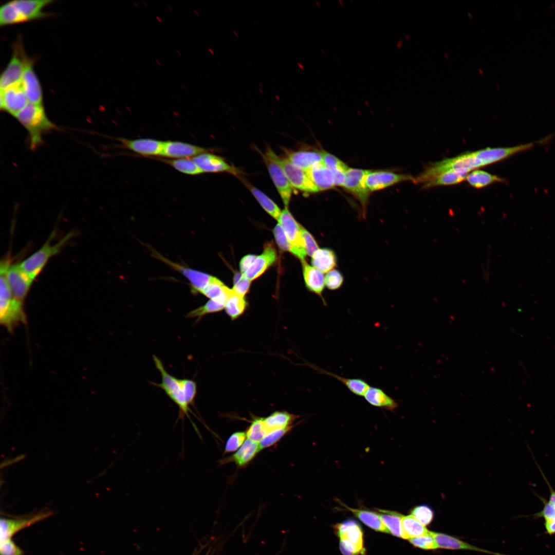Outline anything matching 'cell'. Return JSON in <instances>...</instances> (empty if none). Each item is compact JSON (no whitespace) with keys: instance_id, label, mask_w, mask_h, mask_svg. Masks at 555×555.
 I'll return each instance as SVG.
<instances>
[{"instance_id":"1","label":"cell","mask_w":555,"mask_h":555,"mask_svg":"<svg viewBox=\"0 0 555 555\" xmlns=\"http://www.w3.org/2000/svg\"><path fill=\"white\" fill-rule=\"evenodd\" d=\"M155 365L159 372L161 380L160 383L152 382V384L161 388L166 395L178 407L179 415L176 422L179 420L182 423L184 418H189L195 430L198 431L195 424L192 421L190 413L193 414L190 406L194 405V399L197 394V384L193 380L179 379L169 373L160 359L153 356Z\"/></svg>"},{"instance_id":"2","label":"cell","mask_w":555,"mask_h":555,"mask_svg":"<svg viewBox=\"0 0 555 555\" xmlns=\"http://www.w3.org/2000/svg\"><path fill=\"white\" fill-rule=\"evenodd\" d=\"M51 0H14L1 6L0 25L6 26L42 18L49 15L43 10Z\"/></svg>"},{"instance_id":"3","label":"cell","mask_w":555,"mask_h":555,"mask_svg":"<svg viewBox=\"0 0 555 555\" xmlns=\"http://www.w3.org/2000/svg\"><path fill=\"white\" fill-rule=\"evenodd\" d=\"M15 117L27 131L32 149L42 143L44 133L57 128L48 118L42 105L29 102Z\"/></svg>"},{"instance_id":"4","label":"cell","mask_w":555,"mask_h":555,"mask_svg":"<svg viewBox=\"0 0 555 555\" xmlns=\"http://www.w3.org/2000/svg\"><path fill=\"white\" fill-rule=\"evenodd\" d=\"M55 232H53L45 243L36 252L20 263L23 271L33 281L42 271L53 256L58 254L74 235L69 232L59 242L51 244Z\"/></svg>"},{"instance_id":"5","label":"cell","mask_w":555,"mask_h":555,"mask_svg":"<svg viewBox=\"0 0 555 555\" xmlns=\"http://www.w3.org/2000/svg\"><path fill=\"white\" fill-rule=\"evenodd\" d=\"M266 153L281 166L294 189L308 193L319 191L306 171L293 165L286 157L279 156L270 147Z\"/></svg>"},{"instance_id":"6","label":"cell","mask_w":555,"mask_h":555,"mask_svg":"<svg viewBox=\"0 0 555 555\" xmlns=\"http://www.w3.org/2000/svg\"><path fill=\"white\" fill-rule=\"evenodd\" d=\"M287 239L294 249L295 256L302 262L307 255L301 231V225L297 222L287 207L283 209L278 220Z\"/></svg>"},{"instance_id":"7","label":"cell","mask_w":555,"mask_h":555,"mask_svg":"<svg viewBox=\"0 0 555 555\" xmlns=\"http://www.w3.org/2000/svg\"><path fill=\"white\" fill-rule=\"evenodd\" d=\"M259 152L285 207L287 208L293 193L294 188L290 184L281 166L267 153L264 154L261 151Z\"/></svg>"},{"instance_id":"8","label":"cell","mask_w":555,"mask_h":555,"mask_svg":"<svg viewBox=\"0 0 555 555\" xmlns=\"http://www.w3.org/2000/svg\"><path fill=\"white\" fill-rule=\"evenodd\" d=\"M13 54L2 73L0 79L1 90L21 82L27 58L21 45H16Z\"/></svg>"},{"instance_id":"9","label":"cell","mask_w":555,"mask_h":555,"mask_svg":"<svg viewBox=\"0 0 555 555\" xmlns=\"http://www.w3.org/2000/svg\"><path fill=\"white\" fill-rule=\"evenodd\" d=\"M369 170L348 168L345 172V179L342 187L353 194L360 202L364 213L368 202L369 191L366 188L364 178Z\"/></svg>"},{"instance_id":"10","label":"cell","mask_w":555,"mask_h":555,"mask_svg":"<svg viewBox=\"0 0 555 555\" xmlns=\"http://www.w3.org/2000/svg\"><path fill=\"white\" fill-rule=\"evenodd\" d=\"M26 321L23 302L14 297L0 300L1 323L9 331H12L17 325L25 323Z\"/></svg>"},{"instance_id":"11","label":"cell","mask_w":555,"mask_h":555,"mask_svg":"<svg viewBox=\"0 0 555 555\" xmlns=\"http://www.w3.org/2000/svg\"><path fill=\"white\" fill-rule=\"evenodd\" d=\"M153 255L156 258L169 265L173 269L183 275L189 281L193 293H200L214 277L203 272L174 263L166 258L156 251H154Z\"/></svg>"},{"instance_id":"12","label":"cell","mask_w":555,"mask_h":555,"mask_svg":"<svg viewBox=\"0 0 555 555\" xmlns=\"http://www.w3.org/2000/svg\"><path fill=\"white\" fill-rule=\"evenodd\" d=\"M29 103L22 82L12 85L0 93V108L15 117Z\"/></svg>"},{"instance_id":"13","label":"cell","mask_w":555,"mask_h":555,"mask_svg":"<svg viewBox=\"0 0 555 555\" xmlns=\"http://www.w3.org/2000/svg\"><path fill=\"white\" fill-rule=\"evenodd\" d=\"M7 278L13 297L24 302L33 280L23 271L20 263L10 264Z\"/></svg>"},{"instance_id":"14","label":"cell","mask_w":555,"mask_h":555,"mask_svg":"<svg viewBox=\"0 0 555 555\" xmlns=\"http://www.w3.org/2000/svg\"><path fill=\"white\" fill-rule=\"evenodd\" d=\"M414 179L413 177L408 175L383 171H369L365 177L364 183L367 190L372 192L384 189L402 181H413Z\"/></svg>"},{"instance_id":"15","label":"cell","mask_w":555,"mask_h":555,"mask_svg":"<svg viewBox=\"0 0 555 555\" xmlns=\"http://www.w3.org/2000/svg\"><path fill=\"white\" fill-rule=\"evenodd\" d=\"M21 82L29 102L42 105V87L33 69V61L28 57L25 61Z\"/></svg>"},{"instance_id":"16","label":"cell","mask_w":555,"mask_h":555,"mask_svg":"<svg viewBox=\"0 0 555 555\" xmlns=\"http://www.w3.org/2000/svg\"><path fill=\"white\" fill-rule=\"evenodd\" d=\"M192 159L202 173L227 172L236 176L240 173L237 168L228 163L222 157L208 152Z\"/></svg>"},{"instance_id":"17","label":"cell","mask_w":555,"mask_h":555,"mask_svg":"<svg viewBox=\"0 0 555 555\" xmlns=\"http://www.w3.org/2000/svg\"><path fill=\"white\" fill-rule=\"evenodd\" d=\"M209 150L180 141H163L161 156L173 159L193 158Z\"/></svg>"},{"instance_id":"18","label":"cell","mask_w":555,"mask_h":555,"mask_svg":"<svg viewBox=\"0 0 555 555\" xmlns=\"http://www.w3.org/2000/svg\"><path fill=\"white\" fill-rule=\"evenodd\" d=\"M50 515V512H41L32 516L16 519H1V541L11 539L17 532Z\"/></svg>"},{"instance_id":"19","label":"cell","mask_w":555,"mask_h":555,"mask_svg":"<svg viewBox=\"0 0 555 555\" xmlns=\"http://www.w3.org/2000/svg\"><path fill=\"white\" fill-rule=\"evenodd\" d=\"M276 260V253L272 244H268L263 252L257 256L252 264L243 273L250 281L260 276Z\"/></svg>"},{"instance_id":"20","label":"cell","mask_w":555,"mask_h":555,"mask_svg":"<svg viewBox=\"0 0 555 555\" xmlns=\"http://www.w3.org/2000/svg\"><path fill=\"white\" fill-rule=\"evenodd\" d=\"M119 141L125 148L144 156H161L163 141L144 138L127 139L120 138Z\"/></svg>"},{"instance_id":"21","label":"cell","mask_w":555,"mask_h":555,"mask_svg":"<svg viewBox=\"0 0 555 555\" xmlns=\"http://www.w3.org/2000/svg\"><path fill=\"white\" fill-rule=\"evenodd\" d=\"M286 158L293 165L307 171L314 164L322 162V152L314 150L292 151L284 149Z\"/></svg>"},{"instance_id":"22","label":"cell","mask_w":555,"mask_h":555,"mask_svg":"<svg viewBox=\"0 0 555 555\" xmlns=\"http://www.w3.org/2000/svg\"><path fill=\"white\" fill-rule=\"evenodd\" d=\"M335 528L340 539H345L361 550L365 551L362 528L356 521L348 520L337 524Z\"/></svg>"},{"instance_id":"23","label":"cell","mask_w":555,"mask_h":555,"mask_svg":"<svg viewBox=\"0 0 555 555\" xmlns=\"http://www.w3.org/2000/svg\"><path fill=\"white\" fill-rule=\"evenodd\" d=\"M306 172L319 191L328 190L335 186L333 172L322 162L314 164Z\"/></svg>"},{"instance_id":"24","label":"cell","mask_w":555,"mask_h":555,"mask_svg":"<svg viewBox=\"0 0 555 555\" xmlns=\"http://www.w3.org/2000/svg\"><path fill=\"white\" fill-rule=\"evenodd\" d=\"M303 274L305 285L308 289L320 296L324 304L326 302L322 297L325 283V276L323 273L308 264L305 261L302 262Z\"/></svg>"},{"instance_id":"25","label":"cell","mask_w":555,"mask_h":555,"mask_svg":"<svg viewBox=\"0 0 555 555\" xmlns=\"http://www.w3.org/2000/svg\"><path fill=\"white\" fill-rule=\"evenodd\" d=\"M363 396L368 403L374 406L393 411L398 405L392 398L380 388L369 386Z\"/></svg>"},{"instance_id":"26","label":"cell","mask_w":555,"mask_h":555,"mask_svg":"<svg viewBox=\"0 0 555 555\" xmlns=\"http://www.w3.org/2000/svg\"><path fill=\"white\" fill-rule=\"evenodd\" d=\"M311 257L312 266L323 273L332 270L337 265V256L329 248L319 249Z\"/></svg>"},{"instance_id":"27","label":"cell","mask_w":555,"mask_h":555,"mask_svg":"<svg viewBox=\"0 0 555 555\" xmlns=\"http://www.w3.org/2000/svg\"><path fill=\"white\" fill-rule=\"evenodd\" d=\"M240 180L251 192L264 210L273 218L278 221L282 212L278 206L264 193L251 185L246 180L243 179L242 177Z\"/></svg>"},{"instance_id":"28","label":"cell","mask_w":555,"mask_h":555,"mask_svg":"<svg viewBox=\"0 0 555 555\" xmlns=\"http://www.w3.org/2000/svg\"><path fill=\"white\" fill-rule=\"evenodd\" d=\"M232 291V289L229 288L220 280L214 277L211 282L200 293L210 300L225 305Z\"/></svg>"},{"instance_id":"29","label":"cell","mask_w":555,"mask_h":555,"mask_svg":"<svg viewBox=\"0 0 555 555\" xmlns=\"http://www.w3.org/2000/svg\"><path fill=\"white\" fill-rule=\"evenodd\" d=\"M382 522L389 533L394 536L406 539L402 527V514L398 512L379 509Z\"/></svg>"},{"instance_id":"30","label":"cell","mask_w":555,"mask_h":555,"mask_svg":"<svg viewBox=\"0 0 555 555\" xmlns=\"http://www.w3.org/2000/svg\"><path fill=\"white\" fill-rule=\"evenodd\" d=\"M343 506L369 528L377 531L389 533L379 514L369 510L351 508L345 505Z\"/></svg>"},{"instance_id":"31","label":"cell","mask_w":555,"mask_h":555,"mask_svg":"<svg viewBox=\"0 0 555 555\" xmlns=\"http://www.w3.org/2000/svg\"><path fill=\"white\" fill-rule=\"evenodd\" d=\"M260 451L258 442L247 439L230 460H233L239 467H243L249 463Z\"/></svg>"},{"instance_id":"32","label":"cell","mask_w":555,"mask_h":555,"mask_svg":"<svg viewBox=\"0 0 555 555\" xmlns=\"http://www.w3.org/2000/svg\"><path fill=\"white\" fill-rule=\"evenodd\" d=\"M468 174L461 171L450 170L425 183L422 188L427 189L437 186L455 184L465 180Z\"/></svg>"},{"instance_id":"33","label":"cell","mask_w":555,"mask_h":555,"mask_svg":"<svg viewBox=\"0 0 555 555\" xmlns=\"http://www.w3.org/2000/svg\"><path fill=\"white\" fill-rule=\"evenodd\" d=\"M465 180L470 185L477 189L496 182H505V180L502 178L479 170H475L469 173Z\"/></svg>"},{"instance_id":"34","label":"cell","mask_w":555,"mask_h":555,"mask_svg":"<svg viewBox=\"0 0 555 555\" xmlns=\"http://www.w3.org/2000/svg\"><path fill=\"white\" fill-rule=\"evenodd\" d=\"M401 523L406 539L424 535L430 532L411 514L403 516Z\"/></svg>"},{"instance_id":"35","label":"cell","mask_w":555,"mask_h":555,"mask_svg":"<svg viewBox=\"0 0 555 555\" xmlns=\"http://www.w3.org/2000/svg\"><path fill=\"white\" fill-rule=\"evenodd\" d=\"M297 418L294 415L286 411H276L266 418H264L266 427L269 432L272 430L289 427V424Z\"/></svg>"},{"instance_id":"36","label":"cell","mask_w":555,"mask_h":555,"mask_svg":"<svg viewBox=\"0 0 555 555\" xmlns=\"http://www.w3.org/2000/svg\"><path fill=\"white\" fill-rule=\"evenodd\" d=\"M320 370L322 373L333 377L341 382L351 393L357 396H364L370 386L365 380L360 378H346L326 370Z\"/></svg>"},{"instance_id":"37","label":"cell","mask_w":555,"mask_h":555,"mask_svg":"<svg viewBox=\"0 0 555 555\" xmlns=\"http://www.w3.org/2000/svg\"><path fill=\"white\" fill-rule=\"evenodd\" d=\"M247 303L243 297L233 290L228 297L225 309L227 314L232 320H235L240 316L246 309Z\"/></svg>"},{"instance_id":"38","label":"cell","mask_w":555,"mask_h":555,"mask_svg":"<svg viewBox=\"0 0 555 555\" xmlns=\"http://www.w3.org/2000/svg\"><path fill=\"white\" fill-rule=\"evenodd\" d=\"M161 160L184 174L195 175L202 173L192 158L162 159Z\"/></svg>"},{"instance_id":"39","label":"cell","mask_w":555,"mask_h":555,"mask_svg":"<svg viewBox=\"0 0 555 555\" xmlns=\"http://www.w3.org/2000/svg\"><path fill=\"white\" fill-rule=\"evenodd\" d=\"M269 432L266 427L264 418L254 419L247 430L248 439L256 442L260 441Z\"/></svg>"},{"instance_id":"40","label":"cell","mask_w":555,"mask_h":555,"mask_svg":"<svg viewBox=\"0 0 555 555\" xmlns=\"http://www.w3.org/2000/svg\"><path fill=\"white\" fill-rule=\"evenodd\" d=\"M225 308V305L215 301L209 300L205 304L188 312L186 317L189 318H201L207 314L217 312Z\"/></svg>"},{"instance_id":"41","label":"cell","mask_w":555,"mask_h":555,"mask_svg":"<svg viewBox=\"0 0 555 555\" xmlns=\"http://www.w3.org/2000/svg\"><path fill=\"white\" fill-rule=\"evenodd\" d=\"M411 514L425 526L431 524L434 518V511L427 505H419L414 507Z\"/></svg>"},{"instance_id":"42","label":"cell","mask_w":555,"mask_h":555,"mask_svg":"<svg viewBox=\"0 0 555 555\" xmlns=\"http://www.w3.org/2000/svg\"><path fill=\"white\" fill-rule=\"evenodd\" d=\"M291 429L289 426L283 429L274 430L269 432L258 443L260 450L268 448L281 439Z\"/></svg>"},{"instance_id":"43","label":"cell","mask_w":555,"mask_h":555,"mask_svg":"<svg viewBox=\"0 0 555 555\" xmlns=\"http://www.w3.org/2000/svg\"><path fill=\"white\" fill-rule=\"evenodd\" d=\"M409 542L415 547L425 550H435L439 548L431 531L427 534L410 539Z\"/></svg>"},{"instance_id":"44","label":"cell","mask_w":555,"mask_h":555,"mask_svg":"<svg viewBox=\"0 0 555 555\" xmlns=\"http://www.w3.org/2000/svg\"><path fill=\"white\" fill-rule=\"evenodd\" d=\"M322 163L332 171L345 172L348 166L336 156L326 152H322Z\"/></svg>"},{"instance_id":"45","label":"cell","mask_w":555,"mask_h":555,"mask_svg":"<svg viewBox=\"0 0 555 555\" xmlns=\"http://www.w3.org/2000/svg\"><path fill=\"white\" fill-rule=\"evenodd\" d=\"M273 234L279 247L283 251H288L295 256L293 247L287 239L281 225L278 224L273 229Z\"/></svg>"},{"instance_id":"46","label":"cell","mask_w":555,"mask_h":555,"mask_svg":"<svg viewBox=\"0 0 555 555\" xmlns=\"http://www.w3.org/2000/svg\"><path fill=\"white\" fill-rule=\"evenodd\" d=\"M344 278L338 270L332 269L327 273L325 277V283L327 288L334 290L339 289L342 285Z\"/></svg>"},{"instance_id":"47","label":"cell","mask_w":555,"mask_h":555,"mask_svg":"<svg viewBox=\"0 0 555 555\" xmlns=\"http://www.w3.org/2000/svg\"><path fill=\"white\" fill-rule=\"evenodd\" d=\"M246 437V434L244 432L233 433L227 441L225 453L232 452L239 448L245 441Z\"/></svg>"},{"instance_id":"48","label":"cell","mask_w":555,"mask_h":555,"mask_svg":"<svg viewBox=\"0 0 555 555\" xmlns=\"http://www.w3.org/2000/svg\"><path fill=\"white\" fill-rule=\"evenodd\" d=\"M536 496L541 500L543 504L542 510L533 514V518H543L544 520H547L555 517V506L549 501L544 497L541 496L535 493Z\"/></svg>"},{"instance_id":"49","label":"cell","mask_w":555,"mask_h":555,"mask_svg":"<svg viewBox=\"0 0 555 555\" xmlns=\"http://www.w3.org/2000/svg\"><path fill=\"white\" fill-rule=\"evenodd\" d=\"M250 284L251 281L244 274H238L234 278V286L232 289L238 295L244 297L249 289Z\"/></svg>"},{"instance_id":"50","label":"cell","mask_w":555,"mask_h":555,"mask_svg":"<svg viewBox=\"0 0 555 555\" xmlns=\"http://www.w3.org/2000/svg\"><path fill=\"white\" fill-rule=\"evenodd\" d=\"M301 231L307 255L312 256L319 248L313 236L301 225Z\"/></svg>"},{"instance_id":"51","label":"cell","mask_w":555,"mask_h":555,"mask_svg":"<svg viewBox=\"0 0 555 555\" xmlns=\"http://www.w3.org/2000/svg\"><path fill=\"white\" fill-rule=\"evenodd\" d=\"M1 555H23L21 549L11 539L1 541Z\"/></svg>"},{"instance_id":"52","label":"cell","mask_w":555,"mask_h":555,"mask_svg":"<svg viewBox=\"0 0 555 555\" xmlns=\"http://www.w3.org/2000/svg\"><path fill=\"white\" fill-rule=\"evenodd\" d=\"M256 256L255 255L248 254L242 258L239 263V268L242 274L244 273L251 266Z\"/></svg>"},{"instance_id":"53","label":"cell","mask_w":555,"mask_h":555,"mask_svg":"<svg viewBox=\"0 0 555 555\" xmlns=\"http://www.w3.org/2000/svg\"><path fill=\"white\" fill-rule=\"evenodd\" d=\"M534 462H535L536 465L537 466L539 470H540V471L541 472V474H542V475L543 476V478L545 480V482H546L547 485L548 486V487L549 488V492H550V495H549V498L548 501L550 502H551L555 506V490L552 488L551 485L550 484V483L548 482L547 478L546 477V476L544 475L543 471L542 470V469L540 468V467L539 466V465H538V464L536 462V460L534 459Z\"/></svg>"},{"instance_id":"54","label":"cell","mask_w":555,"mask_h":555,"mask_svg":"<svg viewBox=\"0 0 555 555\" xmlns=\"http://www.w3.org/2000/svg\"><path fill=\"white\" fill-rule=\"evenodd\" d=\"M546 533L549 535L555 534V517L545 520L544 523Z\"/></svg>"},{"instance_id":"55","label":"cell","mask_w":555,"mask_h":555,"mask_svg":"<svg viewBox=\"0 0 555 555\" xmlns=\"http://www.w3.org/2000/svg\"><path fill=\"white\" fill-rule=\"evenodd\" d=\"M167 8H168V9H169V10H170L171 11H172V12H173V11H174V10H173V8L172 7V6H170V5H168V6H167Z\"/></svg>"},{"instance_id":"56","label":"cell","mask_w":555,"mask_h":555,"mask_svg":"<svg viewBox=\"0 0 555 555\" xmlns=\"http://www.w3.org/2000/svg\"><path fill=\"white\" fill-rule=\"evenodd\" d=\"M156 18H157V20H158V21H159V22L160 23H162V20H161V17H160V16H157V15H156Z\"/></svg>"},{"instance_id":"57","label":"cell","mask_w":555,"mask_h":555,"mask_svg":"<svg viewBox=\"0 0 555 555\" xmlns=\"http://www.w3.org/2000/svg\"><path fill=\"white\" fill-rule=\"evenodd\" d=\"M193 11H194V13L196 15V16H199V12L197 10H194Z\"/></svg>"},{"instance_id":"58","label":"cell","mask_w":555,"mask_h":555,"mask_svg":"<svg viewBox=\"0 0 555 555\" xmlns=\"http://www.w3.org/2000/svg\"><path fill=\"white\" fill-rule=\"evenodd\" d=\"M155 62H156V63H157V64H158V65H159V66L161 65V62H160V61H159V60H155Z\"/></svg>"},{"instance_id":"59","label":"cell","mask_w":555,"mask_h":555,"mask_svg":"<svg viewBox=\"0 0 555 555\" xmlns=\"http://www.w3.org/2000/svg\"><path fill=\"white\" fill-rule=\"evenodd\" d=\"M176 52L177 53V54H178L179 55H180V56H181V55H182V54H181V53L180 52V51L179 50H178V49H176Z\"/></svg>"},{"instance_id":"60","label":"cell","mask_w":555,"mask_h":555,"mask_svg":"<svg viewBox=\"0 0 555 555\" xmlns=\"http://www.w3.org/2000/svg\"><path fill=\"white\" fill-rule=\"evenodd\" d=\"M133 3H134V5H135V6H136L137 7H139V5H138V3L137 2H135V1H134V2H133Z\"/></svg>"},{"instance_id":"61","label":"cell","mask_w":555,"mask_h":555,"mask_svg":"<svg viewBox=\"0 0 555 555\" xmlns=\"http://www.w3.org/2000/svg\"><path fill=\"white\" fill-rule=\"evenodd\" d=\"M142 2L146 7H149V5H148L147 3L145 1H143Z\"/></svg>"},{"instance_id":"62","label":"cell","mask_w":555,"mask_h":555,"mask_svg":"<svg viewBox=\"0 0 555 555\" xmlns=\"http://www.w3.org/2000/svg\"><path fill=\"white\" fill-rule=\"evenodd\" d=\"M298 65H299V67H300V68H301V69H304V67H303V66H302V65L301 64H300V63H298Z\"/></svg>"},{"instance_id":"63","label":"cell","mask_w":555,"mask_h":555,"mask_svg":"<svg viewBox=\"0 0 555 555\" xmlns=\"http://www.w3.org/2000/svg\"><path fill=\"white\" fill-rule=\"evenodd\" d=\"M209 51H210V52H211V53H212V54H214V52H213V51L212 50V49H210V48H209Z\"/></svg>"},{"instance_id":"64","label":"cell","mask_w":555,"mask_h":555,"mask_svg":"<svg viewBox=\"0 0 555 555\" xmlns=\"http://www.w3.org/2000/svg\"><path fill=\"white\" fill-rule=\"evenodd\" d=\"M181 87L183 88V90H186V87L183 85H181Z\"/></svg>"}]
</instances>
